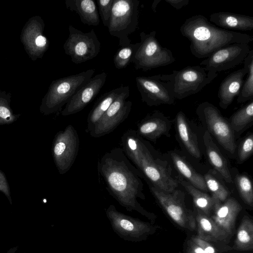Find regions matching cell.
<instances>
[{"mask_svg":"<svg viewBox=\"0 0 253 253\" xmlns=\"http://www.w3.org/2000/svg\"><path fill=\"white\" fill-rule=\"evenodd\" d=\"M97 169L108 193L127 211H135L153 223L157 218L144 209L137 199H145L143 174L133 165L121 147H115L104 154L99 160Z\"/></svg>","mask_w":253,"mask_h":253,"instance_id":"6da1fadb","label":"cell"},{"mask_svg":"<svg viewBox=\"0 0 253 253\" xmlns=\"http://www.w3.org/2000/svg\"><path fill=\"white\" fill-rule=\"evenodd\" d=\"M180 32L190 41L191 52L198 58H207L216 50L231 44H249L253 41L251 35L220 28L200 14L186 19Z\"/></svg>","mask_w":253,"mask_h":253,"instance_id":"7a4b0ae2","label":"cell"},{"mask_svg":"<svg viewBox=\"0 0 253 253\" xmlns=\"http://www.w3.org/2000/svg\"><path fill=\"white\" fill-rule=\"evenodd\" d=\"M94 73L95 69H91L53 81L42 100L40 112L48 115L60 111Z\"/></svg>","mask_w":253,"mask_h":253,"instance_id":"3957f363","label":"cell"},{"mask_svg":"<svg viewBox=\"0 0 253 253\" xmlns=\"http://www.w3.org/2000/svg\"><path fill=\"white\" fill-rule=\"evenodd\" d=\"M127 158L155 187L169 193L177 188V181L172 177L166 166L154 157L148 143L143 139Z\"/></svg>","mask_w":253,"mask_h":253,"instance_id":"277c9868","label":"cell"},{"mask_svg":"<svg viewBox=\"0 0 253 253\" xmlns=\"http://www.w3.org/2000/svg\"><path fill=\"white\" fill-rule=\"evenodd\" d=\"M139 3L138 0L113 1L107 28L112 36L119 39V44L121 47L130 43L128 36L138 27Z\"/></svg>","mask_w":253,"mask_h":253,"instance_id":"5b68a950","label":"cell"},{"mask_svg":"<svg viewBox=\"0 0 253 253\" xmlns=\"http://www.w3.org/2000/svg\"><path fill=\"white\" fill-rule=\"evenodd\" d=\"M156 32L140 34V45L131 59L136 70L147 71L152 69L165 66L175 61L172 52L163 47L156 39Z\"/></svg>","mask_w":253,"mask_h":253,"instance_id":"8992f818","label":"cell"},{"mask_svg":"<svg viewBox=\"0 0 253 253\" xmlns=\"http://www.w3.org/2000/svg\"><path fill=\"white\" fill-rule=\"evenodd\" d=\"M136 86L141 100L149 106L172 104L175 98L173 91V74L138 76Z\"/></svg>","mask_w":253,"mask_h":253,"instance_id":"52a82bcc","label":"cell"},{"mask_svg":"<svg viewBox=\"0 0 253 253\" xmlns=\"http://www.w3.org/2000/svg\"><path fill=\"white\" fill-rule=\"evenodd\" d=\"M106 215L114 232L126 241L138 242L154 234L158 227L118 211L113 205L106 210Z\"/></svg>","mask_w":253,"mask_h":253,"instance_id":"ba28073f","label":"cell"},{"mask_svg":"<svg viewBox=\"0 0 253 253\" xmlns=\"http://www.w3.org/2000/svg\"><path fill=\"white\" fill-rule=\"evenodd\" d=\"M196 112L211 135L226 151L234 154L236 148L234 132L229 122L222 116L218 109L206 101L199 105Z\"/></svg>","mask_w":253,"mask_h":253,"instance_id":"9c48e42d","label":"cell"},{"mask_svg":"<svg viewBox=\"0 0 253 253\" xmlns=\"http://www.w3.org/2000/svg\"><path fill=\"white\" fill-rule=\"evenodd\" d=\"M150 189L160 205L170 218L178 226L190 231L196 230L194 213L187 208L184 193L175 189L171 193L163 191L153 185Z\"/></svg>","mask_w":253,"mask_h":253,"instance_id":"30bf717a","label":"cell"},{"mask_svg":"<svg viewBox=\"0 0 253 253\" xmlns=\"http://www.w3.org/2000/svg\"><path fill=\"white\" fill-rule=\"evenodd\" d=\"M69 36L64 43L65 53L72 61L80 64L96 57L101 49V43L93 29L84 33L73 26H69Z\"/></svg>","mask_w":253,"mask_h":253,"instance_id":"8fae6325","label":"cell"},{"mask_svg":"<svg viewBox=\"0 0 253 253\" xmlns=\"http://www.w3.org/2000/svg\"><path fill=\"white\" fill-rule=\"evenodd\" d=\"M78 133L71 125L55 135L52 145V155L59 173L63 174L72 167L79 149Z\"/></svg>","mask_w":253,"mask_h":253,"instance_id":"7c38bea8","label":"cell"},{"mask_svg":"<svg viewBox=\"0 0 253 253\" xmlns=\"http://www.w3.org/2000/svg\"><path fill=\"white\" fill-rule=\"evenodd\" d=\"M250 50L247 43L231 44L216 50L200 65L205 66L208 76L212 81L218 73L233 68L242 63Z\"/></svg>","mask_w":253,"mask_h":253,"instance_id":"4fadbf2b","label":"cell"},{"mask_svg":"<svg viewBox=\"0 0 253 253\" xmlns=\"http://www.w3.org/2000/svg\"><path fill=\"white\" fill-rule=\"evenodd\" d=\"M129 96V87L125 86L122 93L116 98L89 133L93 137H100L115 129L128 117L132 102L126 100Z\"/></svg>","mask_w":253,"mask_h":253,"instance_id":"5bb4252c","label":"cell"},{"mask_svg":"<svg viewBox=\"0 0 253 253\" xmlns=\"http://www.w3.org/2000/svg\"><path fill=\"white\" fill-rule=\"evenodd\" d=\"M173 91L175 99H182L200 92L212 81L204 67L189 66L172 71Z\"/></svg>","mask_w":253,"mask_h":253,"instance_id":"9a60e30c","label":"cell"},{"mask_svg":"<svg viewBox=\"0 0 253 253\" xmlns=\"http://www.w3.org/2000/svg\"><path fill=\"white\" fill-rule=\"evenodd\" d=\"M44 23L39 16L29 19L23 27L21 40L32 60L42 58L49 46V42L43 35Z\"/></svg>","mask_w":253,"mask_h":253,"instance_id":"2e32d148","label":"cell"},{"mask_svg":"<svg viewBox=\"0 0 253 253\" xmlns=\"http://www.w3.org/2000/svg\"><path fill=\"white\" fill-rule=\"evenodd\" d=\"M106 78L105 72L92 77L67 102L61 112V115L67 116L83 110L98 94Z\"/></svg>","mask_w":253,"mask_h":253,"instance_id":"e0dca14e","label":"cell"},{"mask_svg":"<svg viewBox=\"0 0 253 253\" xmlns=\"http://www.w3.org/2000/svg\"><path fill=\"white\" fill-rule=\"evenodd\" d=\"M213 198L214 204L210 217L218 226L232 237L235 232L236 219L242 210V207L234 198H228L223 202Z\"/></svg>","mask_w":253,"mask_h":253,"instance_id":"ac0fdd59","label":"cell"},{"mask_svg":"<svg viewBox=\"0 0 253 253\" xmlns=\"http://www.w3.org/2000/svg\"><path fill=\"white\" fill-rule=\"evenodd\" d=\"M197 236L207 241L228 245L231 236L211 219L200 211L194 212Z\"/></svg>","mask_w":253,"mask_h":253,"instance_id":"d6986e66","label":"cell"},{"mask_svg":"<svg viewBox=\"0 0 253 253\" xmlns=\"http://www.w3.org/2000/svg\"><path fill=\"white\" fill-rule=\"evenodd\" d=\"M247 73V69L244 66L229 74L221 82L217 96L219 99V105L221 108L227 109L239 95Z\"/></svg>","mask_w":253,"mask_h":253,"instance_id":"ffe728a7","label":"cell"},{"mask_svg":"<svg viewBox=\"0 0 253 253\" xmlns=\"http://www.w3.org/2000/svg\"><path fill=\"white\" fill-rule=\"evenodd\" d=\"M169 121L160 112H156L144 118L137 125V133L142 138L153 141L166 134L170 128Z\"/></svg>","mask_w":253,"mask_h":253,"instance_id":"44dd1931","label":"cell"},{"mask_svg":"<svg viewBox=\"0 0 253 253\" xmlns=\"http://www.w3.org/2000/svg\"><path fill=\"white\" fill-rule=\"evenodd\" d=\"M210 21L225 30L248 31L253 29V17L229 12H218L210 15Z\"/></svg>","mask_w":253,"mask_h":253,"instance_id":"7402d4cb","label":"cell"},{"mask_svg":"<svg viewBox=\"0 0 253 253\" xmlns=\"http://www.w3.org/2000/svg\"><path fill=\"white\" fill-rule=\"evenodd\" d=\"M203 141L206 153L211 165L226 182L232 183V179L227 161L213 141L211 134L208 130H206L204 134Z\"/></svg>","mask_w":253,"mask_h":253,"instance_id":"603a6c76","label":"cell"},{"mask_svg":"<svg viewBox=\"0 0 253 253\" xmlns=\"http://www.w3.org/2000/svg\"><path fill=\"white\" fill-rule=\"evenodd\" d=\"M67 9L75 11L81 22L88 26H97L100 22L97 5L93 0H65Z\"/></svg>","mask_w":253,"mask_h":253,"instance_id":"cb8c5ba5","label":"cell"},{"mask_svg":"<svg viewBox=\"0 0 253 253\" xmlns=\"http://www.w3.org/2000/svg\"><path fill=\"white\" fill-rule=\"evenodd\" d=\"M125 87V86L122 85L104 93L95 103L87 117V129L89 133L116 98L122 93Z\"/></svg>","mask_w":253,"mask_h":253,"instance_id":"d4e9b609","label":"cell"},{"mask_svg":"<svg viewBox=\"0 0 253 253\" xmlns=\"http://www.w3.org/2000/svg\"><path fill=\"white\" fill-rule=\"evenodd\" d=\"M177 132L179 138L188 152L194 157H201L197 139L191 129L184 114L179 111L176 116Z\"/></svg>","mask_w":253,"mask_h":253,"instance_id":"484cf974","label":"cell"},{"mask_svg":"<svg viewBox=\"0 0 253 253\" xmlns=\"http://www.w3.org/2000/svg\"><path fill=\"white\" fill-rule=\"evenodd\" d=\"M185 250V253H226L233 249L228 245L207 241L194 235L187 240Z\"/></svg>","mask_w":253,"mask_h":253,"instance_id":"4316f807","label":"cell"},{"mask_svg":"<svg viewBox=\"0 0 253 253\" xmlns=\"http://www.w3.org/2000/svg\"><path fill=\"white\" fill-rule=\"evenodd\" d=\"M170 156L175 167L188 182L201 191H208L204 176L196 172L182 157L174 152H171Z\"/></svg>","mask_w":253,"mask_h":253,"instance_id":"83f0119b","label":"cell"},{"mask_svg":"<svg viewBox=\"0 0 253 253\" xmlns=\"http://www.w3.org/2000/svg\"><path fill=\"white\" fill-rule=\"evenodd\" d=\"M233 250L250 252L253 250V221L245 215L237 229Z\"/></svg>","mask_w":253,"mask_h":253,"instance_id":"f1b7e54d","label":"cell"},{"mask_svg":"<svg viewBox=\"0 0 253 253\" xmlns=\"http://www.w3.org/2000/svg\"><path fill=\"white\" fill-rule=\"evenodd\" d=\"M180 183L192 196L196 210L211 216L214 204L212 196L196 188L187 181L181 180Z\"/></svg>","mask_w":253,"mask_h":253,"instance_id":"f546056e","label":"cell"},{"mask_svg":"<svg viewBox=\"0 0 253 253\" xmlns=\"http://www.w3.org/2000/svg\"><path fill=\"white\" fill-rule=\"evenodd\" d=\"M244 67L247 69L246 78L244 81L237 102L242 103L253 99V50L251 49L244 60Z\"/></svg>","mask_w":253,"mask_h":253,"instance_id":"4dcf8cb0","label":"cell"},{"mask_svg":"<svg viewBox=\"0 0 253 253\" xmlns=\"http://www.w3.org/2000/svg\"><path fill=\"white\" fill-rule=\"evenodd\" d=\"M253 120V100L235 112L230 117L229 124L234 132L243 130Z\"/></svg>","mask_w":253,"mask_h":253,"instance_id":"1f68e13d","label":"cell"},{"mask_svg":"<svg viewBox=\"0 0 253 253\" xmlns=\"http://www.w3.org/2000/svg\"><path fill=\"white\" fill-rule=\"evenodd\" d=\"M11 94L0 90V126L15 122L20 114H15L10 107Z\"/></svg>","mask_w":253,"mask_h":253,"instance_id":"d6a6232c","label":"cell"},{"mask_svg":"<svg viewBox=\"0 0 253 253\" xmlns=\"http://www.w3.org/2000/svg\"><path fill=\"white\" fill-rule=\"evenodd\" d=\"M140 45V42L131 43L121 47L114 55L113 62L116 68L122 69L126 68L130 63Z\"/></svg>","mask_w":253,"mask_h":253,"instance_id":"836d02e7","label":"cell"},{"mask_svg":"<svg viewBox=\"0 0 253 253\" xmlns=\"http://www.w3.org/2000/svg\"><path fill=\"white\" fill-rule=\"evenodd\" d=\"M208 189L212 194V197L221 202L225 201L230 193L226 187L211 174L208 172L204 176Z\"/></svg>","mask_w":253,"mask_h":253,"instance_id":"e575fe53","label":"cell"},{"mask_svg":"<svg viewBox=\"0 0 253 253\" xmlns=\"http://www.w3.org/2000/svg\"><path fill=\"white\" fill-rule=\"evenodd\" d=\"M235 181L240 197L244 202L252 207L253 206V190L250 178L246 175L240 174L236 176Z\"/></svg>","mask_w":253,"mask_h":253,"instance_id":"d590c367","label":"cell"},{"mask_svg":"<svg viewBox=\"0 0 253 253\" xmlns=\"http://www.w3.org/2000/svg\"><path fill=\"white\" fill-rule=\"evenodd\" d=\"M253 135L251 133L241 142L238 151V160L239 164L244 162L253 153Z\"/></svg>","mask_w":253,"mask_h":253,"instance_id":"8d00e7d4","label":"cell"},{"mask_svg":"<svg viewBox=\"0 0 253 253\" xmlns=\"http://www.w3.org/2000/svg\"><path fill=\"white\" fill-rule=\"evenodd\" d=\"M114 0H98L97 1L99 12L103 24L108 27L111 15Z\"/></svg>","mask_w":253,"mask_h":253,"instance_id":"74e56055","label":"cell"},{"mask_svg":"<svg viewBox=\"0 0 253 253\" xmlns=\"http://www.w3.org/2000/svg\"><path fill=\"white\" fill-rule=\"evenodd\" d=\"M2 192L10 199V187L5 174L0 170V192Z\"/></svg>","mask_w":253,"mask_h":253,"instance_id":"f35d334b","label":"cell"},{"mask_svg":"<svg viewBox=\"0 0 253 253\" xmlns=\"http://www.w3.org/2000/svg\"><path fill=\"white\" fill-rule=\"evenodd\" d=\"M167 3L176 9H180L189 3V0H165Z\"/></svg>","mask_w":253,"mask_h":253,"instance_id":"ab89813d","label":"cell"},{"mask_svg":"<svg viewBox=\"0 0 253 253\" xmlns=\"http://www.w3.org/2000/svg\"><path fill=\"white\" fill-rule=\"evenodd\" d=\"M160 0H156L154 1V2L153 3V4L152 6V8L154 11H155V12L156 11L155 9H156V6Z\"/></svg>","mask_w":253,"mask_h":253,"instance_id":"60d3db41","label":"cell"}]
</instances>
